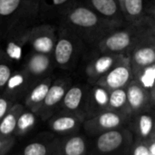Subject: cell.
<instances>
[{
	"instance_id": "6da1fadb",
	"label": "cell",
	"mask_w": 155,
	"mask_h": 155,
	"mask_svg": "<svg viewBox=\"0 0 155 155\" xmlns=\"http://www.w3.org/2000/svg\"><path fill=\"white\" fill-rule=\"evenodd\" d=\"M57 25L71 31L93 50L109 33L124 25L102 18L82 0H76L64 12Z\"/></svg>"
},
{
	"instance_id": "7a4b0ae2",
	"label": "cell",
	"mask_w": 155,
	"mask_h": 155,
	"mask_svg": "<svg viewBox=\"0 0 155 155\" xmlns=\"http://www.w3.org/2000/svg\"><path fill=\"white\" fill-rule=\"evenodd\" d=\"M155 33L154 17L146 15L133 23L117 27L104 37L96 49L103 53L127 55L145 36Z\"/></svg>"
},
{
	"instance_id": "3957f363",
	"label": "cell",
	"mask_w": 155,
	"mask_h": 155,
	"mask_svg": "<svg viewBox=\"0 0 155 155\" xmlns=\"http://www.w3.org/2000/svg\"><path fill=\"white\" fill-rule=\"evenodd\" d=\"M39 22V0H0L1 34L24 30Z\"/></svg>"
},
{
	"instance_id": "277c9868",
	"label": "cell",
	"mask_w": 155,
	"mask_h": 155,
	"mask_svg": "<svg viewBox=\"0 0 155 155\" xmlns=\"http://www.w3.org/2000/svg\"><path fill=\"white\" fill-rule=\"evenodd\" d=\"M90 49L84 43L68 29L58 25L57 38L52 54L54 67L64 71L76 68Z\"/></svg>"
},
{
	"instance_id": "5b68a950",
	"label": "cell",
	"mask_w": 155,
	"mask_h": 155,
	"mask_svg": "<svg viewBox=\"0 0 155 155\" xmlns=\"http://www.w3.org/2000/svg\"><path fill=\"white\" fill-rule=\"evenodd\" d=\"M134 136L128 127L97 135L91 155H129Z\"/></svg>"
},
{
	"instance_id": "8992f818",
	"label": "cell",
	"mask_w": 155,
	"mask_h": 155,
	"mask_svg": "<svg viewBox=\"0 0 155 155\" xmlns=\"http://www.w3.org/2000/svg\"><path fill=\"white\" fill-rule=\"evenodd\" d=\"M58 25L48 22H38L26 30V47L30 52L52 55Z\"/></svg>"
},
{
	"instance_id": "52a82bcc",
	"label": "cell",
	"mask_w": 155,
	"mask_h": 155,
	"mask_svg": "<svg viewBox=\"0 0 155 155\" xmlns=\"http://www.w3.org/2000/svg\"><path fill=\"white\" fill-rule=\"evenodd\" d=\"M124 56L123 54H116L111 53H103L99 50H90L84 58V74L87 84H95L116 63H118Z\"/></svg>"
},
{
	"instance_id": "ba28073f",
	"label": "cell",
	"mask_w": 155,
	"mask_h": 155,
	"mask_svg": "<svg viewBox=\"0 0 155 155\" xmlns=\"http://www.w3.org/2000/svg\"><path fill=\"white\" fill-rule=\"evenodd\" d=\"M130 117L118 112L104 110L94 116L85 119L83 127L85 133L91 136H97L101 134L127 127Z\"/></svg>"
},
{
	"instance_id": "9c48e42d",
	"label": "cell",
	"mask_w": 155,
	"mask_h": 155,
	"mask_svg": "<svg viewBox=\"0 0 155 155\" xmlns=\"http://www.w3.org/2000/svg\"><path fill=\"white\" fill-rule=\"evenodd\" d=\"M72 84L73 80L70 76L64 75L54 78L42 104L35 112L37 117L46 121L54 114L58 111L62 100Z\"/></svg>"
},
{
	"instance_id": "30bf717a",
	"label": "cell",
	"mask_w": 155,
	"mask_h": 155,
	"mask_svg": "<svg viewBox=\"0 0 155 155\" xmlns=\"http://www.w3.org/2000/svg\"><path fill=\"white\" fill-rule=\"evenodd\" d=\"M27 74L32 84L53 74L55 68L52 55L29 52L19 65Z\"/></svg>"
},
{
	"instance_id": "8fae6325",
	"label": "cell",
	"mask_w": 155,
	"mask_h": 155,
	"mask_svg": "<svg viewBox=\"0 0 155 155\" xmlns=\"http://www.w3.org/2000/svg\"><path fill=\"white\" fill-rule=\"evenodd\" d=\"M133 74L138 71L155 64V33L142 39L126 55Z\"/></svg>"
},
{
	"instance_id": "7c38bea8",
	"label": "cell",
	"mask_w": 155,
	"mask_h": 155,
	"mask_svg": "<svg viewBox=\"0 0 155 155\" xmlns=\"http://www.w3.org/2000/svg\"><path fill=\"white\" fill-rule=\"evenodd\" d=\"M134 79L133 71L127 56H124L95 84L112 91L126 87Z\"/></svg>"
},
{
	"instance_id": "4fadbf2b",
	"label": "cell",
	"mask_w": 155,
	"mask_h": 155,
	"mask_svg": "<svg viewBox=\"0 0 155 155\" xmlns=\"http://www.w3.org/2000/svg\"><path fill=\"white\" fill-rule=\"evenodd\" d=\"M126 96L130 117L141 111L154 108L155 95L151 94L135 79L126 86Z\"/></svg>"
},
{
	"instance_id": "5bb4252c",
	"label": "cell",
	"mask_w": 155,
	"mask_h": 155,
	"mask_svg": "<svg viewBox=\"0 0 155 155\" xmlns=\"http://www.w3.org/2000/svg\"><path fill=\"white\" fill-rule=\"evenodd\" d=\"M84 120V116L81 114L58 111L48 119V126L53 133L67 136L75 134L83 126Z\"/></svg>"
},
{
	"instance_id": "9a60e30c",
	"label": "cell",
	"mask_w": 155,
	"mask_h": 155,
	"mask_svg": "<svg viewBox=\"0 0 155 155\" xmlns=\"http://www.w3.org/2000/svg\"><path fill=\"white\" fill-rule=\"evenodd\" d=\"M89 87V84H72L66 91L58 111L77 114L84 116V106Z\"/></svg>"
},
{
	"instance_id": "2e32d148",
	"label": "cell",
	"mask_w": 155,
	"mask_h": 155,
	"mask_svg": "<svg viewBox=\"0 0 155 155\" xmlns=\"http://www.w3.org/2000/svg\"><path fill=\"white\" fill-rule=\"evenodd\" d=\"M28 29V28H27ZM12 30L2 33L3 47H0L14 64L22 63L26 47V30Z\"/></svg>"
},
{
	"instance_id": "e0dca14e",
	"label": "cell",
	"mask_w": 155,
	"mask_h": 155,
	"mask_svg": "<svg viewBox=\"0 0 155 155\" xmlns=\"http://www.w3.org/2000/svg\"><path fill=\"white\" fill-rule=\"evenodd\" d=\"M127 127L134 139L147 140L155 135L154 108H149L132 115Z\"/></svg>"
},
{
	"instance_id": "ac0fdd59",
	"label": "cell",
	"mask_w": 155,
	"mask_h": 155,
	"mask_svg": "<svg viewBox=\"0 0 155 155\" xmlns=\"http://www.w3.org/2000/svg\"><path fill=\"white\" fill-rule=\"evenodd\" d=\"M102 18L119 25L126 24L118 0H82Z\"/></svg>"
},
{
	"instance_id": "d6986e66",
	"label": "cell",
	"mask_w": 155,
	"mask_h": 155,
	"mask_svg": "<svg viewBox=\"0 0 155 155\" xmlns=\"http://www.w3.org/2000/svg\"><path fill=\"white\" fill-rule=\"evenodd\" d=\"M32 85L33 84L27 74L19 66L17 69H14L3 94L15 102H17L18 99L25 96Z\"/></svg>"
},
{
	"instance_id": "ffe728a7",
	"label": "cell",
	"mask_w": 155,
	"mask_h": 155,
	"mask_svg": "<svg viewBox=\"0 0 155 155\" xmlns=\"http://www.w3.org/2000/svg\"><path fill=\"white\" fill-rule=\"evenodd\" d=\"M87 143L84 137L72 134L57 138L51 155H86Z\"/></svg>"
},
{
	"instance_id": "44dd1931",
	"label": "cell",
	"mask_w": 155,
	"mask_h": 155,
	"mask_svg": "<svg viewBox=\"0 0 155 155\" xmlns=\"http://www.w3.org/2000/svg\"><path fill=\"white\" fill-rule=\"evenodd\" d=\"M108 94L109 91L105 88L97 84H90L84 106L85 119L91 118L107 109Z\"/></svg>"
},
{
	"instance_id": "7402d4cb",
	"label": "cell",
	"mask_w": 155,
	"mask_h": 155,
	"mask_svg": "<svg viewBox=\"0 0 155 155\" xmlns=\"http://www.w3.org/2000/svg\"><path fill=\"white\" fill-rule=\"evenodd\" d=\"M76 0H39V22L58 24L64 12Z\"/></svg>"
},
{
	"instance_id": "603a6c76",
	"label": "cell",
	"mask_w": 155,
	"mask_h": 155,
	"mask_svg": "<svg viewBox=\"0 0 155 155\" xmlns=\"http://www.w3.org/2000/svg\"><path fill=\"white\" fill-rule=\"evenodd\" d=\"M54 78V77L53 74L48 75L35 83L31 86V88L28 90L25 96L24 97V106L26 109L35 113L39 108L49 90Z\"/></svg>"
},
{
	"instance_id": "cb8c5ba5",
	"label": "cell",
	"mask_w": 155,
	"mask_h": 155,
	"mask_svg": "<svg viewBox=\"0 0 155 155\" xmlns=\"http://www.w3.org/2000/svg\"><path fill=\"white\" fill-rule=\"evenodd\" d=\"M24 104L16 102L0 121V137L8 138L15 136V131L19 114L24 110Z\"/></svg>"
},
{
	"instance_id": "d4e9b609",
	"label": "cell",
	"mask_w": 155,
	"mask_h": 155,
	"mask_svg": "<svg viewBox=\"0 0 155 155\" xmlns=\"http://www.w3.org/2000/svg\"><path fill=\"white\" fill-rule=\"evenodd\" d=\"M121 7L125 23H133L149 15L146 0H124Z\"/></svg>"
},
{
	"instance_id": "484cf974",
	"label": "cell",
	"mask_w": 155,
	"mask_h": 155,
	"mask_svg": "<svg viewBox=\"0 0 155 155\" xmlns=\"http://www.w3.org/2000/svg\"><path fill=\"white\" fill-rule=\"evenodd\" d=\"M107 109L121 114H124L130 117L128 112V104H127L126 87L109 91Z\"/></svg>"
},
{
	"instance_id": "4316f807",
	"label": "cell",
	"mask_w": 155,
	"mask_h": 155,
	"mask_svg": "<svg viewBox=\"0 0 155 155\" xmlns=\"http://www.w3.org/2000/svg\"><path fill=\"white\" fill-rule=\"evenodd\" d=\"M36 121L37 115L34 112L25 107L18 116L15 131V136H24L28 134L35 126Z\"/></svg>"
},
{
	"instance_id": "83f0119b",
	"label": "cell",
	"mask_w": 155,
	"mask_h": 155,
	"mask_svg": "<svg viewBox=\"0 0 155 155\" xmlns=\"http://www.w3.org/2000/svg\"><path fill=\"white\" fill-rule=\"evenodd\" d=\"M57 138L47 141H35L23 148L20 155H51Z\"/></svg>"
},
{
	"instance_id": "f1b7e54d",
	"label": "cell",
	"mask_w": 155,
	"mask_h": 155,
	"mask_svg": "<svg viewBox=\"0 0 155 155\" xmlns=\"http://www.w3.org/2000/svg\"><path fill=\"white\" fill-rule=\"evenodd\" d=\"M134 79H135L151 94L155 95V64L143 68L138 71L137 73H135L134 74Z\"/></svg>"
},
{
	"instance_id": "f546056e",
	"label": "cell",
	"mask_w": 155,
	"mask_h": 155,
	"mask_svg": "<svg viewBox=\"0 0 155 155\" xmlns=\"http://www.w3.org/2000/svg\"><path fill=\"white\" fill-rule=\"evenodd\" d=\"M129 155H155V135L147 140L134 139Z\"/></svg>"
},
{
	"instance_id": "4dcf8cb0",
	"label": "cell",
	"mask_w": 155,
	"mask_h": 155,
	"mask_svg": "<svg viewBox=\"0 0 155 155\" xmlns=\"http://www.w3.org/2000/svg\"><path fill=\"white\" fill-rule=\"evenodd\" d=\"M13 62L0 48V94L3 93L15 67Z\"/></svg>"
},
{
	"instance_id": "1f68e13d",
	"label": "cell",
	"mask_w": 155,
	"mask_h": 155,
	"mask_svg": "<svg viewBox=\"0 0 155 155\" xmlns=\"http://www.w3.org/2000/svg\"><path fill=\"white\" fill-rule=\"evenodd\" d=\"M15 103L16 102L10 99L3 93L0 94V121L3 119V117L5 115V114L9 111V109L12 107V105Z\"/></svg>"
},
{
	"instance_id": "d6a6232c",
	"label": "cell",
	"mask_w": 155,
	"mask_h": 155,
	"mask_svg": "<svg viewBox=\"0 0 155 155\" xmlns=\"http://www.w3.org/2000/svg\"><path fill=\"white\" fill-rule=\"evenodd\" d=\"M15 136L3 138L0 137V155H5L15 145Z\"/></svg>"
},
{
	"instance_id": "836d02e7",
	"label": "cell",
	"mask_w": 155,
	"mask_h": 155,
	"mask_svg": "<svg viewBox=\"0 0 155 155\" xmlns=\"http://www.w3.org/2000/svg\"><path fill=\"white\" fill-rule=\"evenodd\" d=\"M118 1H119V3H120V5H122V4L124 2V0H118ZM121 8H122V7H121Z\"/></svg>"
}]
</instances>
